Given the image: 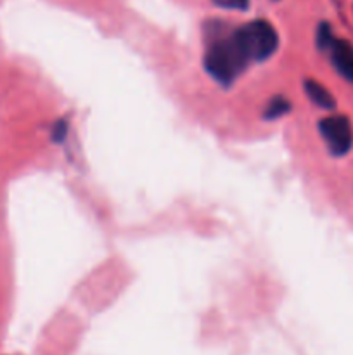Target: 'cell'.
<instances>
[{"label":"cell","instance_id":"8","mask_svg":"<svg viewBox=\"0 0 353 355\" xmlns=\"http://www.w3.org/2000/svg\"><path fill=\"white\" fill-rule=\"evenodd\" d=\"M213 3L232 10H246L249 7V0H213Z\"/></svg>","mask_w":353,"mask_h":355},{"label":"cell","instance_id":"2","mask_svg":"<svg viewBox=\"0 0 353 355\" xmlns=\"http://www.w3.org/2000/svg\"><path fill=\"white\" fill-rule=\"evenodd\" d=\"M235 42L249 61H265L275 54L279 47L277 30L265 19H256L239 28L234 33Z\"/></svg>","mask_w":353,"mask_h":355},{"label":"cell","instance_id":"1","mask_svg":"<svg viewBox=\"0 0 353 355\" xmlns=\"http://www.w3.org/2000/svg\"><path fill=\"white\" fill-rule=\"evenodd\" d=\"M249 59L239 47L235 42L234 35L225 40H217L213 45H210L206 55H204V68L213 76L217 82L228 85L235 80V76L241 75L242 69Z\"/></svg>","mask_w":353,"mask_h":355},{"label":"cell","instance_id":"9","mask_svg":"<svg viewBox=\"0 0 353 355\" xmlns=\"http://www.w3.org/2000/svg\"><path fill=\"white\" fill-rule=\"evenodd\" d=\"M66 132H68V123H64V120H61L55 125L54 130H52V137H54V141H62L66 137Z\"/></svg>","mask_w":353,"mask_h":355},{"label":"cell","instance_id":"3","mask_svg":"<svg viewBox=\"0 0 353 355\" xmlns=\"http://www.w3.org/2000/svg\"><path fill=\"white\" fill-rule=\"evenodd\" d=\"M322 139L327 144L329 151L334 156H343L353 148V127L343 114H334L320 120L318 123Z\"/></svg>","mask_w":353,"mask_h":355},{"label":"cell","instance_id":"5","mask_svg":"<svg viewBox=\"0 0 353 355\" xmlns=\"http://www.w3.org/2000/svg\"><path fill=\"white\" fill-rule=\"evenodd\" d=\"M303 87L311 103H315L322 110H332L336 106V99L322 83L315 82V80H305Z\"/></svg>","mask_w":353,"mask_h":355},{"label":"cell","instance_id":"6","mask_svg":"<svg viewBox=\"0 0 353 355\" xmlns=\"http://www.w3.org/2000/svg\"><path fill=\"white\" fill-rule=\"evenodd\" d=\"M289 110H291L289 101L282 96H277L270 101L263 116H265V120H277V118H280V116H284L286 113H289Z\"/></svg>","mask_w":353,"mask_h":355},{"label":"cell","instance_id":"4","mask_svg":"<svg viewBox=\"0 0 353 355\" xmlns=\"http://www.w3.org/2000/svg\"><path fill=\"white\" fill-rule=\"evenodd\" d=\"M329 51L339 75L353 83V45L346 40H334Z\"/></svg>","mask_w":353,"mask_h":355},{"label":"cell","instance_id":"7","mask_svg":"<svg viewBox=\"0 0 353 355\" xmlns=\"http://www.w3.org/2000/svg\"><path fill=\"white\" fill-rule=\"evenodd\" d=\"M332 42H334V37H332L331 26L327 23H322L317 31V45L325 51V49H331Z\"/></svg>","mask_w":353,"mask_h":355}]
</instances>
